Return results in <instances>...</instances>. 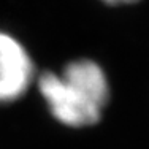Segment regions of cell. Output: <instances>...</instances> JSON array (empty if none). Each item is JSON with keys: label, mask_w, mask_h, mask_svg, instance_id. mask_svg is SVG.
<instances>
[{"label": "cell", "mask_w": 149, "mask_h": 149, "mask_svg": "<svg viewBox=\"0 0 149 149\" xmlns=\"http://www.w3.org/2000/svg\"><path fill=\"white\" fill-rule=\"evenodd\" d=\"M32 79L33 63L26 48L10 33L0 32V103L17 100Z\"/></svg>", "instance_id": "2"}, {"label": "cell", "mask_w": 149, "mask_h": 149, "mask_svg": "<svg viewBox=\"0 0 149 149\" xmlns=\"http://www.w3.org/2000/svg\"><path fill=\"white\" fill-rule=\"evenodd\" d=\"M103 2L109 3V5H125V3H133L138 0H103Z\"/></svg>", "instance_id": "3"}, {"label": "cell", "mask_w": 149, "mask_h": 149, "mask_svg": "<svg viewBox=\"0 0 149 149\" xmlns=\"http://www.w3.org/2000/svg\"><path fill=\"white\" fill-rule=\"evenodd\" d=\"M38 87L51 114L68 127L95 124L109 97L105 72L87 59L68 63L62 73L41 74Z\"/></svg>", "instance_id": "1"}]
</instances>
